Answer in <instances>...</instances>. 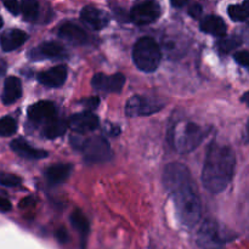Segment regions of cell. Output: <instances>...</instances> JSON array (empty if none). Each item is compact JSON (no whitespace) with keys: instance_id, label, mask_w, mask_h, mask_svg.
<instances>
[{"instance_id":"6da1fadb","label":"cell","mask_w":249,"mask_h":249,"mask_svg":"<svg viewBox=\"0 0 249 249\" xmlns=\"http://www.w3.org/2000/svg\"><path fill=\"white\" fill-rule=\"evenodd\" d=\"M236 157L232 148L229 146L212 142L207 151L202 170V184L211 194L223 192L233 178Z\"/></svg>"},{"instance_id":"7a4b0ae2","label":"cell","mask_w":249,"mask_h":249,"mask_svg":"<svg viewBox=\"0 0 249 249\" xmlns=\"http://www.w3.org/2000/svg\"><path fill=\"white\" fill-rule=\"evenodd\" d=\"M174 202L175 213L180 223L186 228H194L201 219L202 207L199 197L192 189V185L175 190L170 194Z\"/></svg>"},{"instance_id":"3957f363","label":"cell","mask_w":249,"mask_h":249,"mask_svg":"<svg viewBox=\"0 0 249 249\" xmlns=\"http://www.w3.org/2000/svg\"><path fill=\"white\" fill-rule=\"evenodd\" d=\"M203 128L194 122H179L173 126L169 140L173 148L180 153H189L196 150L203 141Z\"/></svg>"},{"instance_id":"277c9868","label":"cell","mask_w":249,"mask_h":249,"mask_svg":"<svg viewBox=\"0 0 249 249\" xmlns=\"http://www.w3.org/2000/svg\"><path fill=\"white\" fill-rule=\"evenodd\" d=\"M133 60L136 67L142 72H155L162 60V53L157 41L151 36L139 39L134 45Z\"/></svg>"},{"instance_id":"5b68a950","label":"cell","mask_w":249,"mask_h":249,"mask_svg":"<svg viewBox=\"0 0 249 249\" xmlns=\"http://www.w3.org/2000/svg\"><path fill=\"white\" fill-rule=\"evenodd\" d=\"M74 147H78L89 163H105L112 158V150L104 136H91L84 141L79 139L72 140Z\"/></svg>"},{"instance_id":"8992f818","label":"cell","mask_w":249,"mask_h":249,"mask_svg":"<svg viewBox=\"0 0 249 249\" xmlns=\"http://www.w3.org/2000/svg\"><path fill=\"white\" fill-rule=\"evenodd\" d=\"M196 240L202 249H221L229 241V236L215 220L207 219L199 228Z\"/></svg>"},{"instance_id":"52a82bcc","label":"cell","mask_w":249,"mask_h":249,"mask_svg":"<svg viewBox=\"0 0 249 249\" xmlns=\"http://www.w3.org/2000/svg\"><path fill=\"white\" fill-rule=\"evenodd\" d=\"M163 184H164L165 190L172 194L173 191L180 187L192 185L191 174L189 169L181 163H170L163 172Z\"/></svg>"},{"instance_id":"ba28073f","label":"cell","mask_w":249,"mask_h":249,"mask_svg":"<svg viewBox=\"0 0 249 249\" xmlns=\"http://www.w3.org/2000/svg\"><path fill=\"white\" fill-rule=\"evenodd\" d=\"M164 104L146 96H133L125 105V113L129 117L150 116L160 111Z\"/></svg>"},{"instance_id":"9c48e42d","label":"cell","mask_w":249,"mask_h":249,"mask_svg":"<svg viewBox=\"0 0 249 249\" xmlns=\"http://www.w3.org/2000/svg\"><path fill=\"white\" fill-rule=\"evenodd\" d=\"M160 16V6L156 1H142L130 10V19L136 24H150Z\"/></svg>"},{"instance_id":"30bf717a","label":"cell","mask_w":249,"mask_h":249,"mask_svg":"<svg viewBox=\"0 0 249 249\" xmlns=\"http://www.w3.org/2000/svg\"><path fill=\"white\" fill-rule=\"evenodd\" d=\"M125 84V77L122 73L107 75L105 73H96L92 77L91 85L95 90L102 92H119Z\"/></svg>"},{"instance_id":"8fae6325","label":"cell","mask_w":249,"mask_h":249,"mask_svg":"<svg viewBox=\"0 0 249 249\" xmlns=\"http://www.w3.org/2000/svg\"><path fill=\"white\" fill-rule=\"evenodd\" d=\"M99 125V117L89 111L73 114L68 121V126L77 134L91 133V131L96 130Z\"/></svg>"},{"instance_id":"7c38bea8","label":"cell","mask_w":249,"mask_h":249,"mask_svg":"<svg viewBox=\"0 0 249 249\" xmlns=\"http://www.w3.org/2000/svg\"><path fill=\"white\" fill-rule=\"evenodd\" d=\"M80 19L88 28L92 31H101L108 24L109 16L104 10L89 5L80 11Z\"/></svg>"},{"instance_id":"4fadbf2b","label":"cell","mask_w":249,"mask_h":249,"mask_svg":"<svg viewBox=\"0 0 249 249\" xmlns=\"http://www.w3.org/2000/svg\"><path fill=\"white\" fill-rule=\"evenodd\" d=\"M27 114L34 123L46 124L56 117V107L51 101H38L29 107Z\"/></svg>"},{"instance_id":"5bb4252c","label":"cell","mask_w":249,"mask_h":249,"mask_svg":"<svg viewBox=\"0 0 249 249\" xmlns=\"http://www.w3.org/2000/svg\"><path fill=\"white\" fill-rule=\"evenodd\" d=\"M66 56L65 48L57 41H45L41 43L38 48L33 49L29 53L31 60H44V58H50V60H56V58H62Z\"/></svg>"},{"instance_id":"9a60e30c","label":"cell","mask_w":249,"mask_h":249,"mask_svg":"<svg viewBox=\"0 0 249 249\" xmlns=\"http://www.w3.org/2000/svg\"><path fill=\"white\" fill-rule=\"evenodd\" d=\"M67 67L63 65L56 66V67L50 68L48 71L38 73L36 79L40 84L45 85L48 88H58L65 84L67 79Z\"/></svg>"},{"instance_id":"2e32d148","label":"cell","mask_w":249,"mask_h":249,"mask_svg":"<svg viewBox=\"0 0 249 249\" xmlns=\"http://www.w3.org/2000/svg\"><path fill=\"white\" fill-rule=\"evenodd\" d=\"M58 36L73 45H84L88 41V34L73 22H65L58 27Z\"/></svg>"},{"instance_id":"e0dca14e","label":"cell","mask_w":249,"mask_h":249,"mask_svg":"<svg viewBox=\"0 0 249 249\" xmlns=\"http://www.w3.org/2000/svg\"><path fill=\"white\" fill-rule=\"evenodd\" d=\"M11 150L19 157L26 160H43L49 156V153L44 150L34 148L31 143L27 142L24 139H15L11 142Z\"/></svg>"},{"instance_id":"ac0fdd59","label":"cell","mask_w":249,"mask_h":249,"mask_svg":"<svg viewBox=\"0 0 249 249\" xmlns=\"http://www.w3.org/2000/svg\"><path fill=\"white\" fill-rule=\"evenodd\" d=\"M27 39H28V36H27L26 32L21 31V29L12 28L4 32L1 39H0V45H1L2 50L9 53V51H14L18 49L19 46L23 45Z\"/></svg>"},{"instance_id":"d6986e66","label":"cell","mask_w":249,"mask_h":249,"mask_svg":"<svg viewBox=\"0 0 249 249\" xmlns=\"http://www.w3.org/2000/svg\"><path fill=\"white\" fill-rule=\"evenodd\" d=\"M201 31L207 34H211L213 36H218V38H223L226 36V26L225 21L221 17L215 16V15H209L206 16L204 18L201 19Z\"/></svg>"},{"instance_id":"ffe728a7","label":"cell","mask_w":249,"mask_h":249,"mask_svg":"<svg viewBox=\"0 0 249 249\" xmlns=\"http://www.w3.org/2000/svg\"><path fill=\"white\" fill-rule=\"evenodd\" d=\"M22 96V83L17 77H7L4 84L1 100L5 105H11Z\"/></svg>"},{"instance_id":"44dd1931","label":"cell","mask_w":249,"mask_h":249,"mask_svg":"<svg viewBox=\"0 0 249 249\" xmlns=\"http://www.w3.org/2000/svg\"><path fill=\"white\" fill-rule=\"evenodd\" d=\"M71 164H53L45 170V177L51 185L63 184L72 173Z\"/></svg>"},{"instance_id":"7402d4cb","label":"cell","mask_w":249,"mask_h":249,"mask_svg":"<svg viewBox=\"0 0 249 249\" xmlns=\"http://www.w3.org/2000/svg\"><path fill=\"white\" fill-rule=\"evenodd\" d=\"M68 123L62 118H57L55 117L53 119H51L50 122H48L46 124H44L43 126V135L45 136L46 139H53L60 138L67 130Z\"/></svg>"},{"instance_id":"603a6c76","label":"cell","mask_w":249,"mask_h":249,"mask_svg":"<svg viewBox=\"0 0 249 249\" xmlns=\"http://www.w3.org/2000/svg\"><path fill=\"white\" fill-rule=\"evenodd\" d=\"M70 220H71V224H72L73 229L77 230L78 232L80 233L83 241H84V238L87 237L88 232H89V221H88L87 216L83 214L82 211L75 209V211L71 214Z\"/></svg>"},{"instance_id":"cb8c5ba5","label":"cell","mask_w":249,"mask_h":249,"mask_svg":"<svg viewBox=\"0 0 249 249\" xmlns=\"http://www.w3.org/2000/svg\"><path fill=\"white\" fill-rule=\"evenodd\" d=\"M228 14L231 19L236 22H242L249 18V1H245L242 4L230 5Z\"/></svg>"},{"instance_id":"d4e9b609","label":"cell","mask_w":249,"mask_h":249,"mask_svg":"<svg viewBox=\"0 0 249 249\" xmlns=\"http://www.w3.org/2000/svg\"><path fill=\"white\" fill-rule=\"evenodd\" d=\"M21 14L26 21H36L39 15V4L34 0H24L21 2Z\"/></svg>"},{"instance_id":"484cf974","label":"cell","mask_w":249,"mask_h":249,"mask_svg":"<svg viewBox=\"0 0 249 249\" xmlns=\"http://www.w3.org/2000/svg\"><path fill=\"white\" fill-rule=\"evenodd\" d=\"M17 131V122L12 117H2L0 118V136L7 138L12 136Z\"/></svg>"},{"instance_id":"4316f807","label":"cell","mask_w":249,"mask_h":249,"mask_svg":"<svg viewBox=\"0 0 249 249\" xmlns=\"http://www.w3.org/2000/svg\"><path fill=\"white\" fill-rule=\"evenodd\" d=\"M241 45V39L237 36H231V38H224L220 39L216 44L219 50L224 53H228L232 51L233 49H237Z\"/></svg>"},{"instance_id":"83f0119b","label":"cell","mask_w":249,"mask_h":249,"mask_svg":"<svg viewBox=\"0 0 249 249\" xmlns=\"http://www.w3.org/2000/svg\"><path fill=\"white\" fill-rule=\"evenodd\" d=\"M22 182L21 178L16 177L14 174H7V173H0V185L6 187H16Z\"/></svg>"},{"instance_id":"f1b7e54d","label":"cell","mask_w":249,"mask_h":249,"mask_svg":"<svg viewBox=\"0 0 249 249\" xmlns=\"http://www.w3.org/2000/svg\"><path fill=\"white\" fill-rule=\"evenodd\" d=\"M236 62L240 63L243 67L249 68V51H238L235 53Z\"/></svg>"},{"instance_id":"f546056e","label":"cell","mask_w":249,"mask_h":249,"mask_svg":"<svg viewBox=\"0 0 249 249\" xmlns=\"http://www.w3.org/2000/svg\"><path fill=\"white\" fill-rule=\"evenodd\" d=\"M4 6L6 7L12 15L21 14V2L14 1V0H11V1H4Z\"/></svg>"},{"instance_id":"4dcf8cb0","label":"cell","mask_w":249,"mask_h":249,"mask_svg":"<svg viewBox=\"0 0 249 249\" xmlns=\"http://www.w3.org/2000/svg\"><path fill=\"white\" fill-rule=\"evenodd\" d=\"M202 12H203V9H202V6L199 4H191L189 7V15L191 17H194V18H201L202 16Z\"/></svg>"},{"instance_id":"1f68e13d","label":"cell","mask_w":249,"mask_h":249,"mask_svg":"<svg viewBox=\"0 0 249 249\" xmlns=\"http://www.w3.org/2000/svg\"><path fill=\"white\" fill-rule=\"evenodd\" d=\"M55 237L56 240L58 241L60 243H66L68 241V233L67 231H66L65 228H60L56 230L55 232Z\"/></svg>"},{"instance_id":"d6a6232c","label":"cell","mask_w":249,"mask_h":249,"mask_svg":"<svg viewBox=\"0 0 249 249\" xmlns=\"http://www.w3.org/2000/svg\"><path fill=\"white\" fill-rule=\"evenodd\" d=\"M9 211H11V203H10V201L4 198V197H0V212L5 213V212Z\"/></svg>"},{"instance_id":"836d02e7","label":"cell","mask_w":249,"mask_h":249,"mask_svg":"<svg viewBox=\"0 0 249 249\" xmlns=\"http://www.w3.org/2000/svg\"><path fill=\"white\" fill-rule=\"evenodd\" d=\"M83 102H84V105L87 107L94 109V108H96L97 105H99V99H97V97H89V99L84 100Z\"/></svg>"},{"instance_id":"e575fe53","label":"cell","mask_w":249,"mask_h":249,"mask_svg":"<svg viewBox=\"0 0 249 249\" xmlns=\"http://www.w3.org/2000/svg\"><path fill=\"white\" fill-rule=\"evenodd\" d=\"M5 72H6V63L1 61V62H0V78L5 74Z\"/></svg>"},{"instance_id":"d590c367","label":"cell","mask_w":249,"mask_h":249,"mask_svg":"<svg viewBox=\"0 0 249 249\" xmlns=\"http://www.w3.org/2000/svg\"><path fill=\"white\" fill-rule=\"evenodd\" d=\"M241 101H242L243 104L248 105L249 106V91H247L246 94L242 95V97H241Z\"/></svg>"},{"instance_id":"8d00e7d4","label":"cell","mask_w":249,"mask_h":249,"mask_svg":"<svg viewBox=\"0 0 249 249\" xmlns=\"http://www.w3.org/2000/svg\"><path fill=\"white\" fill-rule=\"evenodd\" d=\"M187 1H184V0H182V1H178V0H174V1L172 2L173 5H174V6H177V7H181V6H184L185 4H186Z\"/></svg>"},{"instance_id":"74e56055","label":"cell","mask_w":249,"mask_h":249,"mask_svg":"<svg viewBox=\"0 0 249 249\" xmlns=\"http://www.w3.org/2000/svg\"><path fill=\"white\" fill-rule=\"evenodd\" d=\"M245 33H246V38L249 39V27H247V28H245Z\"/></svg>"},{"instance_id":"f35d334b","label":"cell","mask_w":249,"mask_h":249,"mask_svg":"<svg viewBox=\"0 0 249 249\" xmlns=\"http://www.w3.org/2000/svg\"><path fill=\"white\" fill-rule=\"evenodd\" d=\"M1 27H2V18L0 17V29H1Z\"/></svg>"},{"instance_id":"ab89813d","label":"cell","mask_w":249,"mask_h":249,"mask_svg":"<svg viewBox=\"0 0 249 249\" xmlns=\"http://www.w3.org/2000/svg\"><path fill=\"white\" fill-rule=\"evenodd\" d=\"M247 130H248V138H249V123H248V126H247Z\"/></svg>"}]
</instances>
